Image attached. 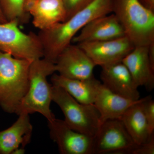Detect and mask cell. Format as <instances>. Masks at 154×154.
I'll list each match as a JSON object with an SVG mask.
<instances>
[{"mask_svg": "<svg viewBox=\"0 0 154 154\" xmlns=\"http://www.w3.org/2000/svg\"><path fill=\"white\" fill-rule=\"evenodd\" d=\"M112 9L113 0H94L64 22L39 30L38 36L43 48V57L55 63L60 54L71 44L82 28L92 20L110 14Z\"/></svg>", "mask_w": 154, "mask_h": 154, "instance_id": "obj_1", "label": "cell"}, {"mask_svg": "<svg viewBox=\"0 0 154 154\" xmlns=\"http://www.w3.org/2000/svg\"><path fill=\"white\" fill-rule=\"evenodd\" d=\"M32 62L0 51V107L17 114L28 91Z\"/></svg>", "mask_w": 154, "mask_h": 154, "instance_id": "obj_2", "label": "cell"}, {"mask_svg": "<svg viewBox=\"0 0 154 154\" xmlns=\"http://www.w3.org/2000/svg\"><path fill=\"white\" fill-rule=\"evenodd\" d=\"M112 12L134 47L154 44V11L139 0H113Z\"/></svg>", "mask_w": 154, "mask_h": 154, "instance_id": "obj_3", "label": "cell"}, {"mask_svg": "<svg viewBox=\"0 0 154 154\" xmlns=\"http://www.w3.org/2000/svg\"><path fill=\"white\" fill-rule=\"evenodd\" d=\"M56 72L55 63L44 57L33 61L30 64L29 87L17 113L30 114L40 113L47 119L52 121L55 116L50 109L52 101V85L47 77Z\"/></svg>", "mask_w": 154, "mask_h": 154, "instance_id": "obj_4", "label": "cell"}, {"mask_svg": "<svg viewBox=\"0 0 154 154\" xmlns=\"http://www.w3.org/2000/svg\"><path fill=\"white\" fill-rule=\"evenodd\" d=\"M52 101L60 108L64 115V121L70 128L95 137L100 123V114L94 104L80 103L63 88L52 85Z\"/></svg>", "mask_w": 154, "mask_h": 154, "instance_id": "obj_5", "label": "cell"}, {"mask_svg": "<svg viewBox=\"0 0 154 154\" xmlns=\"http://www.w3.org/2000/svg\"><path fill=\"white\" fill-rule=\"evenodd\" d=\"M15 21L0 23V51L18 58L32 62L44 56L38 35L26 33Z\"/></svg>", "mask_w": 154, "mask_h": 154, "instance_id": "obj_6", "label": "cell"}, {"mask_svg": "<svg viewBox=\"0 0 154 154\" xmlns=\"http://www.w3.org/2000/svg\"><path fill=\"white\" fill-rule=\"evenodd\" d=\"M137 144L120 119L102 123L94 137V154H131Z\"/></svg>", "mask_w": 154, "mask_h": 154, "instance_id": "obj_7", "label": "cell"}, {"mask_svg": "<svg viewBox=\"0 0 154 154\" xmlns=\"http://www.w3.org/2000/svg\"><path fill=\"white\" fill-rule=\"evenodd\" d=\"M50 137L61 154H94V137L72 129L64 120L48 122Z\"/></svg>", "mask_w": 154, "mask_h": 154, "instance_id": "obj_8", "label": "cell"}, {"mask_svg": "<svg viewBox=\"0 0 154 154\" xmlns=\"http://www.w3.org/2000/svg\"><path fill=\"white\" fill-rule=\"evenodd\" d=\"M101 67L121 62L134 46L126 36L105 41L91 42L77 44Z\"/></svg>", "mask_w": 154, "mask_h": 154, "instance_id": "obj_9", "label": "cell"}, {"mask_svg": "<svg viewBox=\"0 0 154 154\" xmlns=\"http://www.w3.org/2000/svg\"><path fill=\"white\" fill-rule=\"evenodd\" d=\"M56 72L68 79L84 80L94 75L96 65L78 45L70 44L57 57Z\"/></svg>", "mask_w": 154, "mask_h": 154, "instance_id": "obj_10", "label": "cell"}, {"mask_svg": "<svg viewBox=\"0 0 154 154\" xmlns=\"http://www.w3.org/2000/svg\"><path fill=\"white\" fill-rule=\"evenodd\" d=\"M102 84L111 92L132 100L140 99L137 85L122 62L102 67Z\"/></svg>", "mask_w": 154, "mask_h": 154, "instance_id": "obj_11", "label": "cell"}, {"mask_svg": "<svg viewBox=\"0 0 154 154\" xmlns=\"http://www.w3.org/2000/svg\"><path fill=\"white\" fill-rule=\"evenodd\" d=\"M125 36L124 30L114 14L98 17L87 24L73 38L76 44L102 41Z\"/></svg>", "mask_w": 154, "mask_h": 154, "instance_id": "obj_12", "label": "cell"}, {"mask_svg": "<svg viewBox=\"0 0 154 154\" xmlns=\"http://www.w3.org/2000/svg\"><path fill=\"white\" fill-rule=\"evenodd\" d=\"M25 10L39 30L49 29L66 19L63 0H26Z\"/></svg>", "mask_w": 154, "mask_h": 154, "instance_id": "obj_13", "label": "cell"}, {"mask_svg": "<svg viewBox=\"0 0 154 154\" xmlns=\"http://www.w3.org/2000/svg\"><path fill=\"white\" fill-rule=\"evenodd\" d=\"M138 87L148 91L154 88V65L149 55V47L136 46L122 60Z\"/></svg>", "mask_w": 154, "mask_h": 154, "instance_id": "obj_14", "label": "cell"}, {"mask_svg": "<svg viewBox=\"0 0 154 154\" xmlns=\"http://www.w3.org/2000/svg\"><path fill=\"white\" fill-rule=\"evenodd\" d=\"M11 127L0 131V154H11L19 147L25 148L30 143L33 126L29 114L22 113Z\"/></svg>", "mask_w": 154, "mask_h": 154, "instance_id": "obj_15", "label": "cell"}, {"mask_svg": "<svg viewBox=\"0 0 154 154\" xmlns=\"http://www.w3.org/2000/svg\"><path fill=\"white\" fill-rule=\"evenodd\" d=\"M141 99H127L111 92L102 84L94 104L100 114V125L107 120L120 119L128 108Z\"/></svg>", "mask_w": 154, "mask_h": 154, "instance_id": "obj_16", "label": "cell"}, {"mask_svg": "<svg viewBox=\"0 0 154 154\" xmlns=\"http://www.w3.org/2000/svg\"><path fill=\"white\" fill-rule=\"evenodd\" d=\"M51 80L52 85L63 88L78 102L85 105L94 104L102 85V83L94 76L86 79H73L54 73Z\"/></svg>", "mask_w": 154, "mask_h": 154, "instance_id": "obj_17", "label": "cell"}, {"mask_svg": "<svg viewBox=\"0 0 154 154\" xmlns=\"http://www.w3.org/2000/svg\"><path fill=\"white\" fill-rule=\"evenodd\" d=\"M146 98H142L140 102L131 106L120 119L134 142L139 145L147 142L153 134L150 132L144 113L143 102Z\"/></svg>", "mask_w": 154, "mask_h": 154, "instance_id": "obj_18", "label": "cell"}, {"mask_svg": "<svg viewBox=\"0 0 154 154\" xmlns=\"http://www.w3.org/2000/svg\"><path fill=\"white\" fill-rule=\"evenodd\" d=\"M26 0H0V6L8 21H15L19 24L27 22L29 14L25 10Z\"/></svg>", "mask_w": 154, "mask_h": 154, "instance_id": "obj_19", "label": "cell"}, {"mask_svg": "<svg viewBox=\"0 0 154 154\" xmlns=\"http://www.w3.org/2000/svg\"><path fill=\"white\" fill-rule=\"evenodd\" d=\"M93 1L94 0H63L66 13V20L85 8Z\"/></svg>", "mask_w": 154, "mask_h": 154, "instance_id": "obj_20", "label": "cell"}, {"mask_svg": "<svg viewBox=\"0 0 154 154\" xmlns=\"http://www.w3.org/2000/svg\"><path fill=\"white\" fill-rule=\"evenodd\" d=\"M143 107L150 132L154 133V101L151 96H146L143 102Z\"/></svg>", "mask_w": 154, "mask_h": 154, "instance_id": "obj_21", "label": "cell"}, {"mask_svg": "<svg viewBox=\"0 0 154 154\" xmlns=\"http://www.w3.org/2000/svg\"><path fill=\"white\" fill-rule=\"evenodd\" d=\"M154 133L145 143L140 145L133 150L131 154H154Z\"/></svg>", "mask_w": 154, "mask_h": 154, "instance_id": "obj_22", "label": "cell"}, {"mask_svg": "<svg viewBox=\"0 0 154 154\" xmlns=\"http://www.w3.org/2000/svg\"><path fill=\"white\" fill-rule=\"evenodd\" d=\"M146 8L154 11V0H139Z\"/></svg>", "mask_w": 154, "mask_h": 154, "instance_id": "obj_23", "label": "cell"}, {"mask_svg": "<svg viewBox=\"0 0 154 154\" xmlns=\"http://www.w3.org/2000/svg\"><path fill=\"white\" fill-rule=\"evenodd\" d=\"M25 151L24 148L19 147L14 151L12 154H23L25 153Z\"/></svg>", "mask_w": 154, "mask_h": 154, "instance_id": "obj_24", "label": "cell"}, {"mask_svg": "<svg viewBox=\"0 0 154 154\" xmlns=\"http://www.w3.org/2000/svg\"><path fill=\"white\" fill-rule=\"evenodd\" d=\"M7 22H8V21L4 16L0 6V23H5Z\"/></svg>", "mask_w": 154, "mask_h": 154, "instance_id": "obj_25", "label": "cell"}]
</instances>
